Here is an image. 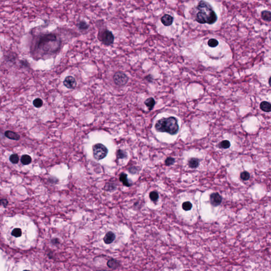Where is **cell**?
<instances>
[{"label":"cell","mask_w":271,"mask_h":271,"mask_svg":"<svg viewBox=\"0 0 271 271\" xmlns=\"http://www.w3.org/2000/svg\"><path fill=\"white\" fill-rule=\"evenodd\" d=\"M269 84H270V85L271 86V77H270V80H269Z\"/></svg>","instance_id":"4dcf8cb0"},{"label":"cell","mask_w":271,"mask_h":271,"mask_svg":"<svg viewBox=\"0 0 271 271\" xmlns=\"http://www.w3.org/2000/svg\"><path fill=\"white\" fill-rule=\"evenodd\" d=\"M198 13L195 19L198 23L212 25L217 21V14L210 4L204 1H201L197 7Z\"/></svg>","instance_id":"7a4b0ae2"},{"label":"cell","mask_w":271,"mask_h":271,"mask_svg":"<svg viewBox=\"0 0 271 271\" xmlns=\"http://www.w3.org/2000/svg\"><path fill=\"white\" fill-rule=\"evenodd\" d=\"M61 42L57 35L53 33L40 35L35 45V51L42 53L43 55L54 53L60 46Z\"/></svg>","instance_id":"6da1fadb"},{"label":"cell","mask_w":271,"mask_h":271,"mask_svg":"<svg viewBox=\"0 0 271 271\" xmlns=\"http://www.w3.org/2000/svg\"><path fill=\"white\" fill-rule=\"evenodd\" d=\"M33 104L35 106V108H41L42 106L43 101H42V99H40V98H37L35 100H34V101H33Z\"/></svg>","instance_id":"44dd1931"},{"label":"cell","mask_w":271,"mask_h":271,"mask_svg":"<svg viewBox=\"0 0 271 271\" xmlns=\"http://www.w3.org/2000/svg\"><path fill=\"white\" fill-rule=\"evenodd\" d=\"M155 127L158 132H167L172 135L177 134L179 129L177 120L173 117L160 119L157 121Z\"/></svg>","instance_id":"3957f363"},{"label":"cell","mask_w":271,"mask_h":271,"mask_svg":"<svg viewBox=\"0 0 271 271\" xmlns=\"http://www.w3.org/2000/svg\"><path fill=\"white\" fill-rule=\"evenodd\" d=\"M19 160L18 155L16 154H12L10 157V161L13 164H17Z\"/></svg>","instance_id":"7402d4cb"},{"label":"cell","mask_w":271,"mask_h":271,"mask_svg":"<svg viewBox=\"0 0 271 271\" xmlns=\"http://www.w3.org/2000/svg\"><path fill=\"white\" fill-rule=\"evenodd\" d=\"M1 204H2L4 207H6L8 204V201H7L6 199H2Z\"/></svg>","instance_id":"f546056e"},{"label":"cell","mask_w":271,"mask_h":271,"mask_svg":"<svg viewBox=\"0 0 271 271\" xmlns=\"http://www.w3.org/2000/svg\"><path fill=\"white\" fill-rule=\"evenodd\" d=\"M32 161L31 157L28 155H24L21 158V162L23 165H27L30 164Z\"/></svg>","instance_id":"e0dca14e"},{"label":"cell","mask_w":271,"mask_h":271,"mask_svg":"<svg viewBox=\"0 0 271 271\" xmlns=\"http://www.w3.org/2000/svg\"><path fill=\"white\" fill-rule=\"evenodd\" d=\"M64 85L68 89H74L76 86V81L73 77L69 76L66 77L64 80Z\"/></svg>","instance_id":"52a82bcc"},{"label":"cell","mask_w":271,"mask_h":271,"mask_svg":"<svg viewBox=\"0 0 271 271\" xmlns=\"http://www.w3.org/2000/svg\"><path fill=\"white\" fill-rule=\"evenodd\" d=\"M173 18L169 14H165L161 18V22L164 26H169L172 24Z\"/></svg>","instance_id":"8fae6325"},{"label":"cell","mask_w":271,"mask_h":271,"mask_svg":"<svg viewBox=\"0 0 271 271\" xmlns=\"http://www.w3.org/2000/svg\"><path fill=\"white\" fill-rule=\"evenodd\" d=\"M145 104L148 108L149 110H152L155 104V101L153 98H149L145 101Z\"/></svg>","instance_id":"5bb4252c"},{"label":"cell","mask_w":271,"mask_h":271,"mask_svg":"<svg viewBox=\"0 0 271 271\" xmlns=\"http://www.w3.org/2000/svg\"><path fill=\"white\" fill-rule=\"evenodd\" d=\"M192 208V204L191 202L187 201L184 202L182 204V208L184 210H190Z\"/></svg>","instance_id":"cb8c5ba5"},{"label":"cell","mask_w":271,"mask_h":271,"mask_svg":"<svg viewBox=\"0 0 271 271\" xmlns=\"http://www.w3.org/2000/svg\"><path fill=\"white\" fill-rule=\"evenodd\" d=\"M249 177H250L249 174L247 172H244L240 174L241 179L245 181L248 180L249 179Z\"/></svg>","instance_id":"f1b7e54d"},{"label":"cell","mask_w":271,"mask_h":271,"mask_svg":"<svg viewBox=\"0 0 271 271\" xmlns=\"http://www.w3.org/2000/svg\"><path fill=\"white\" fill-rule=\"evenodd\" d=\"M89 27V25L85 21H80V23H79V24H78L79 29L80 30H82V31L86 30L87 29H88Z\"/></svg>","instance_id":"d6986e66"},{"label":"cell","mask_w":271,"mask_h":271,"mask_svg":"<svg viewBox=\"0 0 271 271\" xmlns=\"http://www.w3.org/2000/svg\"><path fill=\"white\" fill-rule=\"evenodd\" d=\"M115 234L112 231H109L105 234L103 238V240L106 244H110L115 240Z\"/></svg>","instance_id":"30bf717a"},{"label":"cell","mask_w":271,"mask_h":271,"mask_svg":"<svg viewBox=\"0 0 271 271\" xmlns=\"http://www.w3.org/2000/svg\"><path fill=\"white\" fill-rule=\"evenodd\" d=\"M210 200L212 205L218 206L221 203L222 198L219 193H214L211 195Z\"/></svg>","instance_id":"ba28073f"},{"label":"cell","mask_w":271,"mask_h":271,"mask_svg":"<svg viewBox=\"0 0 271 271\" xmlns=\"http://www.w3.org/2000/svg\"><path fill=\"white\" fill-rule=\"evenodd\" d=\"M158 194L156 191H153L150 192L149 194V198L150 200L153 201H156L158 199Z\"/></svg>","instance_id":"d4e9b609"},{"label":"cell","mask_w":271,"mask_h":271,"mask_svg":"<svg viewBox=\"0 0 271 271\" xmlns=\"http://www.w3.org/2000/svg\"><path fill=\"white\" fill-rule=\"evenodd\" d=\"M93 156L96 160H102L106 156L108 150L104 145L102 144H96L93 146Z\"/></svg>","instance_id":"277c9868"},{"label":"cell","mask_w":271,"mask_h":271,"mask_svg":"<svg viewBox=\"0 0 271 271\" xmlns=\"http://www.w3.org/2000/svg\"><path fill=\"white\" fill-rule=\"evenodd\" d=\"M23 229L19 227H13L10 231V235L12 238L15 239L19 238L20 237H21V236H23Z\"/></svg>","instance_id":"9c48e42d"},{"label":"cell","mask_w":271,"mask_h":271,"mask_svg":"<svg viewBox=\"0 0 271 271\" xmlns=\"http://www.w3.org/2000/svg\"><path fill=\"white\" fill-rule=\"evenodd\" d=\"M120 181H121L124 185L129 187L130 186V184L128 181L127 179V175L125 173H121V175H120Z\"/></svg>","instance_id":"9a60e30c"},{"label":"cell","mask_w":271,"mask_h":271,"mask_svg":"<svg viewBox=\"0 0 271 271\" xmlns=\"http://www.w3.org/2000/svg\"><path fill=\"white\" fill-rule=\"evenodd\" d=\"M230 146V143L228 141H223L219 144V147L221 148L227 149Z\"/></svg>","instance_id":"484cf974"},{"label":"cell","mask_w":271,"mask_h":271,"mask_svg":"<svg viewBox=\"0 0 271 271\" xmlns=\"http://www.w3.org/2000/svg\"><path fill=\"white\" fill-rule=\"evenodd\" d=\"M261 18L265 21H271V12L268 11H263L261 13Z\"/></svg>","instance_id":"ac0fdd59"},{"label":"cell","mask_w":271,"mask_h":271,"mask_svg":"<svg viewBox=\"0 0 271 271\" xmlns=\"http://www.w3.org/2000/svg\"><path fill=\"white\" fill-rule=\"evenodd\" d=\"M113 81L115 84L119 86H123L126 85L128 81V77L126 74L121 72H118L115 74L113 77Z\"/></svg>","instance_id":"8992f818"},{"label":"cell","mask_w":271,"mask_h":271,"mask_svg":"<svg viewBox=\"0 0 271 271\" xmlns=\"http://www.w3.org/2000/svg\"><path fill=\"white\" fill-rule=\"evenodd\" d=\"M98 37L103 44L106 46L112 44L115 40V37L112 33L106 29L101 32H99Z\"/></svg>","instance_id":"5b68a950"},{"label":"cell","mask_w":271,"mask_h":271,"mask_svg":"<svg viewBox=\"0 0 271 271\" xmlns=\"http://www.w3.org/2000/svg\"><path fill=\"white\" fill-rule=\"evenodd\" d=\"M260 108L261 110L266 112L271 111V104L266 101L261 102L260 104Z\"/></svg>","instance_id":"4fadbf2b"},{"label":"cell","mask_w":271,"mask_h":271,"mask_svg":"<svg viewBox=\"0 0 271 271\" xmlns=\"http://www.w3.org/2000/svg\"><path fill=\"white\" fill-rule=\"evenodd\" d=\"M199 160L198 158H192L188 161V165L192 169H195L199 166Z\"/></svg>","instance_id":"2e32d148"},{"label":"cell","mask_w":271,"mask_h":271,"mask_svg":"<svg viewBox=\"0 0 271 271\" xmlns=\"http://www.w3.org/2000/svg\"><path fill=\"white\" fill-rule=\"evenodd\" d=\"M127 156V154L124 150H119L117 152V157L118 158H124Z\"/></svg>","instance_id":"4316f807"},{"label":"cell","mask_w":271,"mask_h":271,"mask_svg":"<svg viewBox=\"0 0 271 271\" xmlns=\"http://www.w3.org/2000/svg\"><path fill=\"white\" fill-rule=\"evenodd\" d=\"M208 44L209 47L214 48V47H217L219 44V42H218V40L215 39H211L208 41Z\"/></svg>","instance_id":"603a6c76"},{"label":"cell","mask_w":271,"mask_h":271,"mask_svg":"<svg viewBox=\"0 0 271 271\" xmlns=\"http://www.w3.org/2000/svg\"><path fill=\"white\" fill-rule=\"evenodd\" d=\"M5 136L6 137L14 141H19L20 138L19 134H16L12 131L8 130L5 132Z\"/></svg>","instance_id":"7c38bea8"},{"label":"cell","mask_w":271,"mask_h":271,"mask_svg":"<svg viewBox=\"0 0 271 271\" xmlns=\"http://www.w3.org/2000/svg\"><path fill=\"white\" fill-rule=\"evenodd\" d=\"M107 265L108 266L109 268H118L119 264L117 261H115L114 259H111L108 261Z\"/></svg>","instance_id":"ffe728a7"},{"label":"cell","mask_w":271,"mask_h":271,"mask_svg":"<svg viewBox=\"0 0 271 271\" xmlns=\"http://www.w3.org/2000/svg\"><path fill=\"white\" fill-rule=\"evenodd\" d=\"M175 162V159L172 157H168L165 160V164L167 166L172 165Z\"/></svg>","instance_id":"83f0119b"}]
</instances>
